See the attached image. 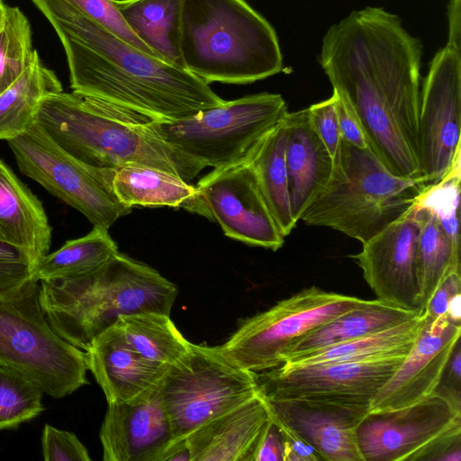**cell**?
Returning a JSON list of instances; mask_svg holds the SVG:
<instances>
[{"label":"cell","mask_w":461,"mask_h":461,"mask_svg":"<svg viewBox=\"0 0 461 461\" xmlns=\"http://www.w3.org/2000/svg\"><path fill=\"white\" fill-rule=\"evenodd\" d=\"M421 50L397 15L367 6L328 30L320 63L384 166L395 176L424 181L419 144Z\"/></svg>","instance_id":"obj_1"},{"label":"cell","mask_w":461,"mask_h":461,"mask_svg":"<svg viewBox=\"0 0 461 461\" xmlns=\"http://www.w3.org/2000/svg\"><path fill=\"white\" fill-rule=\"evenodd\" d=\"M57 32L70 87L156 121L184 119L225 102L187 69L117 38L62 0H32Z\"/></svg>","instance_id":"obj_2"},{"label":"cell","mask_w":461,"mask_h":461,"mask_svg":"<svg viewBox=\"0 0 461 461\" xmlns=\"http://www.w3.org/2000/svg\"><path fill=\"white\" fill-rule=\"evenodd\" d=\"M151 120L98 98L63 91L47 96L36 116L59 146L85 164L106 169L142 165L190 182L203 167L164 141Z\"/></svg>","instance_id":"obj_3"},{"label":"cell","mask_w":461,"mask_h":461,"mask_svg":"<svg viewBox=\"0 0 461 461\" xmlns=\"http://www.w3.org/2000/svg\"><path fill=\"white\" fill-rule=\"evenodd\" d=\"M40 302L54 331L86 350L122 315H170L177 287L153 267L121 252L83 276L40 281Z\"/></svg>","instance_id":"obj_4"},{"label":"cell","mask_w":461,"mask_h":461,"mask_svg":"<svg viewBox=\"0 0 461 461\" xmlns=\"http://www.w3.org/2000/svg\"><path fill=\"white\" fill-rule=\"evenodd\" d=\"M180 50L207 84H249L283 68L276 31L245 0H183Z\"/></svg>","instance_id":"obj_5"},{"label":"cell","mask_w":461,"mask_h":461,"mask_svg":"<svg viewBox=\"0 0 461 461\" xmlns=\"http://www.w3.org/2000/svg\"><path fill=\"white\" fill-rule=\"evenodd\" d=\"M426 185L393 175L369 148L341 140L328 183L300 220L364 243L406 214Z\"/></svg>","instance_id":"obj_6"},{"label":"cell","mask_w":461,"mask_h":461,"mask_svg":"<svg viewBox=\"0 0 461 461\" xmlns=\"http://www.w3.org/2000/svg\"><path fill=\"white\" fill-rule=\"evenodd\" d=\"M0 366L15 370L58 399L88 384L86 353L50 325L37 279L0 296Z\"/></svg>","instance_id":"obj_7"},{"label":"cell","mask_w":461,"mask_h":461,"mask_svg":"<svg viewBox=\"0 0 461 461\" xmlns=\"http://www.w3.org/2000/svg\"><path fill=\"white\" fill-rule=\"evenodd\" d=\"M288 113L281 95L259 93L225 101L175 121L151 120L164 141L200 164L221 168L249 156Z\"/></svg>","instance_id":"obj_8"},{"label":"cell","mask_w":461,"mask_h":461,"mask_svg":"<svg viewBox=\"0 0 461 461\" xmlns=\"http://www.w3.org/2000/svg\"><path fill=\"white\" fill-rule=\"evenodd\" d=\"M371 301L316 286L304 288L243 320L219 348L244 370H272L285 363L291 348L303 336Z\"/></svg>","instance_id":"obj_9"},{"label":"cell","mask_w":461,"mask_h":461,"mask_svg":"<svg viewBox=\"0 0 461 461\" xmlns=\"http://www.w3.org/2000/svg\"><path fill=\"white\" fill-rule=\"evenodd\" d=\"M176 439L236 408L258 393L256 375L227 358L219 346L190 344L169 366L159 385Z\"/></svg>","instance_id":"obj_10"},{"label":"cell","mask_w":461,"mask_h":461,"mask_svg":"<svg viewBox=\"0 0 461 461\" xmlns=\"http://www.w3.org/2000/svg\"><path fill=\"white\" fill-rule=\"evenodd\" d=\"M20 171L49 193L80 212L96 227L108 230L131 208L112 187V169L78 160L59 146L36 122L7 141Z\"/></svg>","instance_id":"obj_11"},{"label":"cell","mask_w":461,"mask_h":461,"mask_svg":"<svg viewBox=\"0 0 461 461\" xmlns=\"http://www.w3.org/2000/svg\"><path fill=\"white\" fill-rule=\"evenodd\" d=\"M363 461H417L440 442L461 435L460 394L438 386L421 401L368 411L356 429Z\"/></svg>","instance_id":"obj_12"},{"label":"cell","mask_w":461,"mask_h":461,"mask_svg":"<svg viewBox=\"0 0 461 461\" xmlns=\"http://www.w3.org/2000/svg\"><path fill=\"white\" fill-rule=\"evenodd\" d=\"M195 189L187 211L218 222L227 237L274 251L284 245L285 237L260 192L249 156L212 169Z\"/></svg>","instance_id":"obj_13"},{"label":"cell","mask_w":461,"mask_h":461,"mask_svg":"<svg viewBox=\"0 0 461 461\" xmlns=\"http://www.w3.org/2000/svg\"><path fill=\"white\" fill-rule=\"evenodd\" d=\"M406 356L312 366L282 365L255 374L258 393L266 400L304 399L370 407Z\"/></svg>","instance_id":"obj_14"},{"label":"cell","mask_w":461,"mask_h":461,"mask_svg":"<svg viewBox=\"0 0 461 461\" xmlns=\"http://www.w3.org/2000/svg\"><path fill=\"white\" fill-rule=\"evenodd\" d=\"M460 125L461 47L447 42L432 59L420 90V162L427 185L460 159Z\"/></svg>","instance_id":"obj_15"},{"label":"cell","mask_w":461,"mask_h":461,"mask_svg":"<svg viewBox=\"0 0 461 461\" xmlns=\"http://www.w3.org/2000/svg\"><path fill=\"white\" fill-rule=\"evenodd\" d=\"M420 224L413 206L348 256L362 269L376 299L423 313L420 304L417 247Z\"/></svg>","instance_id":"obj_16"},{"label":"cell","mask_w":461,"mask_h":461,"mask_svg":"<svg viewBox=\"0 0 461 461\" xmlns=\"http://www.w3.org/2000/svg\"><path fill=\"white\" fill-rule=\"evenodd\" d=\"M460 335L461 325L446 316L427 317L411 350L372 400L369 411L402 408L433 393L442 382Z\"/></svg>","instance_id":"obj_17"},{"label":"cell","mask_w":461,"mask_h":461,"mask_svg":"<svg viewBox=\"0 0 461 461\" xmlns=\"http://www.w3.org/2000/svg\"><path fill=\"white\" fill-rule=\"evenodd\" d=\"M99 437L104 461H160L176 438L159 386L131 401L109 403Z\"/></svg>","instance_id":"obj_18"},{"label":"cell","mask_w":461,"mask_h":461,"mask_svg":"<svg viewBox=\"0 0 461 461\" xmlns=\"http://www.w3.org/2000/svg\"><path fill=\"white\" fill-rule=\"evenodd\" d=\"M264 400L272 416L295 431L322 460L363 461L356 429L369 411L368 406L304 399Z\"/></svg>","instance_id":"obj_19"},{"label":"cell","mask_w":461,"mask_h":461,"mask_svg":"<svg viewBox=\"0 0 461 461\" xmlns=\"http://www.w3.org/2000/svg\"><path fill=\"white\" fill-rule=\"evenodd\" d=\"M85 353L87 369L108 404L131 401L158 387L169 366L140 356L116 323L96 336Z\"/></svg>","instance_id":"obj_20"},{"label":"cell","mask_w":461,"mask_h":461,"mask_svg":"<svg viewBox=\"0 0 461 461\" xmlns=\"http://www.w3.org/2000/svg\"><path fill=\"white\" fill-rule=\"evenodd\" d=\"M271 413L257 393L244 403L203 423L185 438L191 461H254Z\"/></svg>","instance_id":"obj_21"},{"label":"cell","mask_w":461,"mask_h":461,"mask_svg":"<svg viewBox=\"0 0 461 461\" xmlns=\"http://www.w3.org/2000/svg\"><path fill=\"white\" fill-rule=\"evenodd\" d=\"M285 121L289 198L292 215L297 222L328 183L333 158L312 127L307 108L288 112Z\"/></svg>","instance_id":"obj_22"},{"label":"cell","mask_w":461,"mask_h":461,"mask_svg":"<svg viewBox=\"0 0 461 461\" xmlns=\"http://www.w3.org/2000/svg\"><path fill=\"white\" fill-rule=\"evenodd\" d=\"M51 231L41 202L0 158V240L24 250L37 267Z\"/></svg>","instance_id":"obj_23"},{"label":"cell","mask_w":461,"mask_h":461,"mask_svg":"<svg viewBox=\"0 0 461 461\" xmlns=\"http://www.w3.org/2000/svg\"><path fill=\"white\" fill-rule=\"evenodd\" d=\"M426 321V315L420 313L411 320L379 332L293 356L283 365L312 366L357 362L407 355Z\"/></svg>","instance_id":"obj_24"},{"label":"cell","mask_w":461,"mask_h":461,"mask_svg":"<svg viewBox=\"0 0 461 461\" xmlns=\"http://www.w3.org/2000/svg\"><path fill=\"white\" fill-rule=\"evenodd\" d=\"M112 187L125 206L173 207L187 211L195 185L158 168L129 164L112 169Z\"/></svg>","instance_id":"obj_25"},{"label":"cell","mask_w":461,"mask_h":461,"mask_svg":"<svg viewBox=\"0 0 461 461\" xmlns=\"http://www.w3.org/2000/svg\"><path fill=\"white\" fill-rule=\"evenodd\" d=\"M114 3L131 31L158 59L184 68L180 50L183 0H114Z\"/></svg>","instance_id":"obj_26"},{"label":"cell","mask_w":461,"mask_h":461,"mask_svg":"<svg viewBox=\"0 0 461 461\" xmlns=\"http://www.w3.org/2000/svg\"><path fill=\"white\" fill-rule=\"evenodd\" d=\"M420 312L378 299L343 313L300 339L288 352L293 356L375 333L413 319Z\"/></svg>","instance_id":"obj_27"},{"label":"cell","mask_w":461,"mask_h":461,"mask_svg":"<svg viewBox=\"0 0 461 461\" xmlns=\"http://www.w3.org/2000/svg\"><path fill=\"white\" fill-rule=\"evenodd\" d=\"M56 74L45 67L38 52L26 70L0 93V140H10L35 122L41 102L61 92Z\"/></svg>","instance_id":"obj_28"},{"label":"cell","mask_w":461,"mask_h":461,"mask_svg":"<svg viewBox=\"0 0 461 461\" xmlns=\"http://www.w3.org/2000/svg\"><path fill=\"white\" fill-rule=\"evenodd\" d=\"M285 143L286 127L283 118L249 155L260 192L285 237L297 223L291 212Z\"/></svg>","instance_id":"obj_29"},{"label":"cell","mask_w":461,"mask_h":461,"mask_svg":"<svg viewBox=\"0 0 461 461\" xmlns=\"http://www.w3.org/2000/svg\"><path fill=\"white\" fill-rule=\"evenodd\" d=\"M420 230L417 247L420 304L423 312L433 293L451 272H460V249L456 248L436 217L413 205Z\"/></svg>","instance_id":"obj_30"},{"label":"cell","mask_w":461,"mask_h":461,"mask_svg":"<svg viewBox=\"0 0 461 461\" xmlns=\"http://www.w3.org/2000/svg\"><path fill=\"white\" fill-rule=\"evenodd\" d=\"M130 345L143 357L171 366L189 350V342L170 315L148 312L122 315L116 321Z\"/></svg>","instance_id":"obj_31"},{"label":"cell","mask_w":461,"mask_h":461,"mask_svg":"<svg viewBox=\"0 0 461 461\" xmlns=\"http://www.w3.org/2000/svg\"><path fill=\"white\" fill-rule=\"evenodd\" d=\"M119 252L108 230L94 226L86 235L69 240L58 250L45 255L36 267L35 277L40 282L83 276Z\"/></svg>","instance_id":"obj_32"},{"label":"cell","mask_w":461,"mask_h":461,"mask_svg":"<svg viewBox=\"0 0 461 461\" xmlns=\"http://www.w3.org/2000/svg\"><path fill=\"white\" fill-rule=\"evenodd\" d=\"M36 51L28 18L18 7L5 5L0 23V93L26 70Z\"/></svg>","instance_id":"obj_33"},{"label":"cell","mask_w":461,"mask_h":461,"mask_svg":"<svg viewBox=\"0 0 461 461\" xmlns=\"http://www.w3.org/2000/svg\"><path fill=\"white\" fill-rule=\"evenodd\" d=\"M43 392L14 369L0 366V429L14 428L44 409Z\"/></svg>","instance_id":"obj_34"},{"label":"cell","mask_w":461,"mask_h":461,"mask_svg":"<svg viewBox=\"0 0 461 461\" xmlns=\"http://www.w3.org/2000/svg\"><path fill=\"white\" fill-rule=\"evenodd\" d=\"M461 160L439 181L426 185L415 204L429 211L447 232L454 245L460 249L459 203Z\"/></svg>","instance_id":"obj_35"},{"label":"cell","mask_w":461,"mask_h":461,"mask_svg":"<svg viewBox=\"0 0 461 461\" xmlns=\"http://www.w3.org/2000/svg\"><path fill=\"white\" fill-rule=\"evenodd\" d=\"M134 48L158 58L131 31L114 0H62Z\"/></svg>","instance_id":"obj_36"},{"label":"cell","mask_w":461,"mask_h":461,"mask_svg":"<svg viewBox=\"0 0 461 461\" xmlns=\"http://www.w3.org/2000/svg\"><path fill=\"white\" fill-rule=\"evenodd\" d=\"M36 265L23 249L0 240V296L36 279Z\"/></svg>","instance_id":"obj_37"},{"label":"cell","mask_w":461,"mask_h":461,"mask_svg":"<svg viewBox=\"0 0 461 461\" xmlns=\"http://www.w3.org/2000/svg\"><path fill=\"white\" fill-rule=\"evenodd\" d=\"M45 461H90L88 451L77 437L51 425L44 426L41 437Z\"/></svg>","instance_id":"obj_38"},{"label":"cell","mask_w":461,"mask_h":461,"mask_svg":"<svg viewBox=\"0 0 461 461\" xmlns=\"http://www.w3.org/2000/svg\"><path fill=\"white\" fill-rule=\"evenodd\" d=\"M336 95L308 107L312 127L322 140L332 158L335 157L341 137L336 113Z\"/></svg>","instance_id":"obj_39"},{"label":"cell","mask_w":461,"mask_h":461,"mask_svg":"<svg viewBox=\"0 0 461 461\" xmlns=\"http://www.w3.org/2000/svg\"><path fill=\"white\" fill-rule=\"evenodd\" d=\"M333 92L336 95L335 107L341 140L359 149H367L364 131L354 110L344 98Z\"/></svg>","instance_id":"obj_40"},{"label":"cell","mask_w":461,"mask_h":461,"mask_svg":"<svg viewBox=\"0 0 461 461\" xmlns=\"http://www.w3.org/2000/svg\"><path fill=\"white\" fill-rule=\"evenodd\" d=\"M254 461H285L283 429L272 414L258 442Z\"/></svg>","instance_id":"obj_41"},{"label":"cell","mask_w":461,"mask_h":461,"mask_svg":"<svg viewBox=\"0 0 461 461\" xmlns=\"http://www.w3.org/2000/svg\"><path fill=\"white\" fill-rule=\"evenodd\" d=\"M460 272H451L445 276L437 287L429 301L428 302L423 313L430 318L437 319L445 316L450 300L457 294H461Z\"/></svg>","instance_id":"obj_42"},{"label":"cell","mask_w":461,"mask_h":461,"mask_svg":"<svg viewBox=\"0 0 461 461\" xmlns=\"http://www.w3.org/2000/svg\"><path fill=\"white\" fill-rule=\"evenodd\" d=\"M279 424L283 429L285 438V461L322 460L317 451L303 440L295 431L281 422H279Z\"/></svg>","instance_id":"obj_43"},{"label":"cell","mask_w":461,"mask_h":461,"mask_svg":"<svg viewBox=\"0 0 461 461\" xmlns=\"http://www.w3.org/2000/svg\"><path fill=\"white\" fill-rule=\"evenodd\" d=\"M445 371H447V384L439 385L455 393H460L461 351L459 342L456 345Z\"/></svg>","instance_id":"obj_44"},{"label":"cell","mask_w":461,"mask_h":461,"mask_svg":"<svg viewBox=\"0 0 461 461\" xmlns=\"http://www.w3.org/2000/svg\"><path fill=\"white\" fill-rule=\"evenodd\" d=\"M449 35L447 42L461 47L460 0H450L448 5Z\"/></svg>","instance_id":"obj_45"},{"label":"cell","mask_w":461,"mask_h":461,"mask_svg":"<svg viewBox=\"0 0 461 461\" xmlns=\"http://www.w3.org/2000/svg\"><path fill=\"white\" fill-rule=\"evenodd\" d=\"M160 461H191L186 438L176 439L162 455Z\"/></svg>","instance_id":"obj_46"},{"label":"cell","mask_w":461,"mask_h":461,"mask_svg":"<svg viewBox=\"0 0 461 461\" xmlns=\"http://www.w3.org/2000/svg\"><path fill=\"white\" fill-rule=\"evenodd\" d=\"M461 294H456L449 302L446 317L454 324L461 325Z\"/></svg>","instance_id":"obj_47"},{"label":"cell","mask_w":461,"mask_h":461,"mask_svg":"<svg viewBox=\"0 0 461 461\" xmlns=\"http://www.w3.org/2000/svg\"><path fill=\"white\" fill-rule=\"evenodd\" d=\"M5 3L3 0H0V23L3 20V17H4V14H5Z\"/></svg>","instance_id":"obj_48"}]
</instances>
